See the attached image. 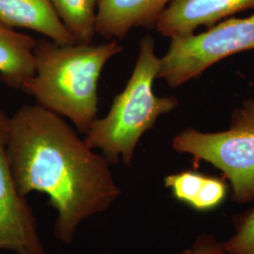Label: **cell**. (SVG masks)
Wrapping results in <instances>:
<instances>
[{
  "label": "cell",
  "instance_id": "1",
  "mask_svg": "<svg viewBox=\"0 0 254 254\" xmlns=\"http://www.w3.org/2000/svg\"><path fill=\"white\" fill-rule=\"evenodd\" d=\"M8 155L19 194H46L57 211L55 236L65 244L121 195L109 161L63 117L39 105L24 106L9 118Z\"/></svg>",
  "mask_w": 254,
  "mask_h": 254
},
{
  "label": "cell",
  "instance_id": "2",
  "mask_svg": "<svg viewBox=\"0 0 254 254\" xmlns=\"http://www.w3.org/2000/svg\"><path fill=\"white\" fill-rule=\"evenodd\" d=\"M122 51L117 40L64 46L50 40L39 41L34 50L35 73L23 91L37 105L69 119L77 131L86 134L97 119L102 71Z\"/></svg>",
  "mask_w": 254,
  "mask_h": 254
},
{
  "label": "cell",
  "instance_id": "3",
  "mask_svg": "<svg viewBox=\"0 0 254 254\" xmlns=\"http://www.w3.org/2000/svg\"><path fill=\"white\" fill-rule=\"evenodd\" d=\"M160 58L151 36L140 41L135 67L124 91L114 98L104 118L96 119L85 134V142L100 150L109 164L133 161L136 146L158 118L175 109V97L157 96L153 90Z\"/></svg>",
  "mask_w": 254,
  "mask_h": 254
},
{
  "label": "cell",
  "instance_id": "4",
  "mask_svg": "<svg viewBox=\"0 0 254 254\" xmlns=\"http://www.w3.org/2000/svg\"><path fill=\"white\" fill-rule=\"evenodd\" d=\"M172 145L218 169L230 182L236 203L254 200V97L234 109L226 130L201 132L190 127L173 137Z\"/></svg>",
  "mask_w": 254,
  "mask_h": 254
},
{
  "label": "cell",
  "instance_id": "5",
  "mask_svg": "<svg viewBox=\"0 0 254 254\" xmlns=\"http://www.w3.org/2000/svg\"><path fill=\"white\" fill-rule=\"evenodd\" d=\"M254 50V13L228 18L199 34L171 38L159 62L158 79L171 88L199 77L214 64L232 55Z\"/></svg>",
  "mask_w": 254,
  "mask_h": 254
},
{
  "label": "cell",
  "instance_id": "6",
  "mask_svg": "<svg viewBox=\"0 0 254 254\" xmlns=\"http://www.w3.org/2000/svg\"><path fill=\"white\" fill-rule=\"evenodd\" d=\"M9 118L0 110V251L45 254L38 222L27 198L19 194L8 155Z\"/></svg>",
  "mask_w": 254,
  "mask_h": 254
},
{
  "label": "cell",
  "instance_id": "7",
  "mask_svg": "<svg viewBox=\"0 0 254 254\" xmlns=\"http://www.w3.org/2000/svg\"><path fill=\"white\" fill-rule=\"evenodd\" d=\"M246 9H254V0H173L155 27L170 39L188 36L200 27H213Z\"/></svg>",
  "mask_w": 254,
  "mask_h": 254
},
{
  "label": "cell",
  "instance_id": "8",
  "mask_svg": "<svg viewBox=\"0 0 254 254\" xmlns=\"http://www.w3.org/2000/svg\"><path fill=\"white\" fill-rule=\"evenodd\" d=\"M173 0H98L96 33L121 40L136 27H155Z\"/></svg>",
  "mask_w": 254,
  "mask_h": 254
},
{
  "label": "cell",
  "instance_id": "9",
  "mask_svg": "<svg viewBox=\"0 0 254 254\" xmlns=\"http://www.w3.org/2000/svg\"><path fill=\"white\" fill-rule=\"evenodd\" d=\"M0 22L36 31L61 46L77 43L49 0H0Z\"/></svg>",
  "mask_w": 254,
  "mask_h": 254
},
{
  "label": "cell",
  "instance_id": "10",
  "mask_svg": "<svg viewBox=\"0 0 254 254\" xmlns=\"http://www.w3.org/2000/svg\"><path fill=\"white\" fill-rule=\"evenodd\" d=\"M37 42L0 22V77L10 88L23 90L35 73Z\"/></svg>",
  "mask_w": 254,
  "mask_h": 254
},
{
  "label": "cell",
  "instance_id": "11",
  "mask_svg": "<svg viewBox=\"0 0 254 254\" xmlns=\"http://www.w3.org/2000/svg\"><path fill=\"white\" fill-rule=\"evenodd\" d=\"M77 43L91 44L96 35L97 0H49Z\"/></svg>",
  "mask_w": 254,
  "mask_h": 254
},
{
  "label": "cell",
  "instance_id": "12",
  "mask_svg": "<svg viewBox=\"0 0 254 254\" xmlns=\"http://www.w3.org/2000/svg\"><path fill=\"white\" fill-rule=\"evenodd\" d=\"M207 176L192 171L173 173L164 178V185L170 189L175 199L193 209L199 202Z\"/></svg>",
  "mask_w": 254,
  "mask_h": 254
},
{
  "label": "cell",
  "instance_id": "13",
  "mask_svg": "<svg viewBox=\"0 0 254 254\" xmlns=\"http://www.w3.org/2000/svg\"><path fill=\"white\" fill-rule=\"evenodd\" d=\"M236 233L222 242L226 254H254V208L236 218Z\"/></svg>",
  "mask_w": 254,
  "mask_h": 254
},
{
  "label": "cell",
  "instance_id": "14",
  "mask_svg": "<svg viewBox=\"0 0 254 254\" xmlns=\"http://www.w3.org/2000/svg\"><path fill=\"white\" fill-rule=\"evenodd\" d=\"M180 254H226L222 242L209 234L198 236L190 248Z\"/></svg>",
  "mask_w": 254,
  "mask_h": 254
}]
</instances>
